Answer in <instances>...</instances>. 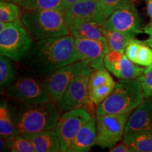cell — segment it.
<instances>
[{
  "instance_id": "f1b7e54d",
  "label": "cell",
  "mask_w": 152,
  "mask_h": 152,
  "mask_svg": "<svg viewBox=\"0 0 152 152\" xmlns=\"http://www.w3.org/2000/svg\"><path fill=\"white\" fill-rule=\"evenodd\" d=\"M137 79L142 84L144 97L152 99V70L144 71Z\"/></svg>"
},
{
  "instance_id": "d4e9b609",
  "label": "cell",
  "mask_w": 152,
  "mask_h": 152,
  "mask_svg": "<svg viewBox=\"0 0 152 152\" xmlns=\"http://www.w3.org/2000/svg\"><path fill=\"white\" fill-rule=\"evenodd\" d=\"M19 20V9L16 3L1 1L0 2V22L7 23Z\"/></svg>"
},
{
  "instance_id": "d590c367",
  "label": "cell",
  "mask_w": 152,
  "mask_h": 152,
  "mask_svg": "<svg viewBox=\"0 0 152 152\" xmlns=\"http://www.w3.org/2000/svg\"><path fill=\"white\" fill-rule=\"evenodd\" d=\"M144 32L149 36H152V24L149 23L144 28Z\"/></svg>"
},
{
  "instance_id": "e0dca14e",
  "label": "cell",
  "mask_w": 152,
  "mask_h": 152,
  "mask_svg": "<svg viewBox=\"0 0 152 152\" xmlns=\"http://www.w3.org/2000/svg\"><path fill=\"white\" fill-rule=\"evenodd\" d=\"M24 136L32 142L36 152L61 151L59 139L54 130H44Z\"/></svg>"
},
{
  "instance_id": "83f0119b",
  "label": "cell",
  "mask_w": 152,
  "mask_h": 152,
  "mask_svg": "<svg viewBox=\"0 0 152 152\" xmlns=\"http://www.w3.org/2000/svg\"><path fill=\"white\" fill-rule=\"evenodd\" d=\"M152 62V49L144 45L141 41V47L139 52L136 64L147 67Z\"/></svg>"
},
{
  "instance_id": "603a6c76",
  "label": "cell",
  "mask_w": 152,
  "mask_h": 152,
  "mask_svg": "<svg viewBox=\"0 0 152 152\" xmlns=\"http://www.w3.org/2000/svg\"><path fill=\"white\" fill-rule=\"evenodd\" d=\"M116 83L115 81L100 85L88 91V97L94 105L99 106L113 92Z\"/></svg>"
},
{
  "instance_id": "5bb4252c",
  "label": "cell",
  "mask_w": 152,
  "mask_h": 152,
  "mask_svg": "<svg viewBox=\"0 0 152 152\" xmlns=\"http://www.w3.org/2000/svg\"><path fill=\"white\" fill-rule=\"evenodd\" d=\"M152 133V99L145 98L129 117L124 134Z\"/></svg>"
},
{
  "instance_id": "7c38bea8",
  "label": "cell",
  "mask_w": 152,
  "mask_h": 152,
  "mask_svg": "<svg viewBox=\"0 0 152 152\" xmlns=\"http://www.w3.org/2000/svg\"><path fill=\"white\" fill-rule=\"evenodd\" d=\"M68 26L84 22H96L102 25L106 20L99 0H81L64 11Z\"/></svg>"
},
{
  "instance_id": "d6a6232c",
  "label": "cell",
  "mask_w": 152,
  "mask_h": 152,
  "mask_svg": "<svg viewBox=\"0 0 152 152\" xmlns=\"http://www.w3.org/2000/svg\"><path fill=\"white\" fill-rule=\"evenodd\" d=\"M80 1H81V0H62L60 10L65 11L69 7H71L72 5H73L74 4Z\"/></svg>"
},
{
  "instance_id": "1f68e13d",
  "label": "cell",
  "mask_w": 152,
  "mask_h": 152,
  "mask_svg": "<svg viewBox=\"0 0 152 152\" xmlns=\"http://www.w3.org/2000/svg\"><path fill=\"white\" fill-rule=\"evenodd\" d=\"M110 152H132V150L127 144L122 142V143L113 146L109 149Z\"/></svg>"
},
{
  "instance_id": "e575fe53",
  "label": "cell",
  "mask_w": 152,
  "mask_h": 152,
  "mask_svg": "<svg viewBox=\"0 0 152 152\" xmlns=\"http://www.w3.org/2000/svg\"><path fill=\"white\" fill-rule=\"evenodd\" d=\"M147 12L149 17L151 19V22L149 23L152 24V0L147 1Z\"/></svg>"
},
{
  "instance_id": "6da1fadb",
  "label": "cell",
  "mask_w": 152,
  "mask_h": 152,
  "mask_svg": "<svg viewBox=\"0 0 152 152\" xmlns=\"http://www.w3.org/2000/svg\"><path fill=\"white\" fill-rule=\"evenodd\" d=\"M24 59L32 73L45 77L58 68L77 61L75 37L69 34L35 41Z\"/></svg>"
},
{
  "instance_id": "30bf717a",
  "label": "cell",
  "mask_w": 152,
  "mask_h": 152,
  "mask_svg": "<svg viewBox=\"0 0 152 152\" xmlns=\"http://www.w3.org/2000/svg\"><path fill=\"white\" fill-rule=\"evenodd\" d=\"M106 29L117 30L135 37L144 32L138 10L131 1H125L115 9L103 24Z\"/></svg>"
},
{
  "instance_id": "9c48e42d",
  "label": "cell",
  "mask_w": 152,
  "mask_h": 152,
  "mask_svg": "<svg viewBox=\"0 0 152 152\" xmlns=\"http://www.w3.org/2000/svg\"><path fill=\"white\" fill-rule=\"evenodd\" d=\"M92 115L85 107L75 108L62 113L54 129L59 139L61 151H67L80 129L90 121Z\"/></svg>"
},
{
  "instance_id": "4fadbf2b",
  "label": "cell",
  "mask_w": 152,
  "mask_h": 152,
  "mask_svg": "<svg viewBox=\"0 0 152 152\" xmlns=\"http://www.w3.org/2000/svg\"><path fill=\"white\" fill-rule=\"evenodd\" d=\"M84 64L82 61L74 62L45 76V83L53 102L56 104L59 102L74 75Z\"/></svg>"
},
{
  "instance_id": "ffe728a7",
  "label": "cell",
  "mask_w": 152,
  "mask_h": 152,
  "mask_svg": "<svg viewBox=\"0 0 152 152\" xmlns=\"http://www.w3.org/2000/svg\"><path fill=\"white\" fill-rule=\"evenodd\" d=\"M103 33L109 50H116L125 52L128 44L135 37L117 30L106 29L104 27Z\"/></svg>"
},
{
  "instance_id": "f546056e",
  "label": "cell",
  "mask_w": 152,
  "mask_h": 152,
  "mask_svg": "<svg viewBox=\"0 0 152 152\" xmlns=\"http://www.w3.org/2000/svg\"><path fill=\"white\" fill-rule=\"evenodd\" d=\"M128 0H99L102 11L106 19L121 4Z\"/></svg>"
},
{
  "instance_id": "ac0fdd59",
  "label": "cell",
  "mask_w": 152,
  "mask_h": 152,
  "mask_svg": "<svg viewBox=\"0 0 152 152\" xmlns=\"http://www.w3.org/2000/svg\"><path fill=\"white\" fill-rule=\"evenodd\" d=\"M70 34L75 38L92 39H104L102 25L96 22H84L68 26Z\"/></svg>"
},
{
  "instance_id": "8d00e7d4",
  "label": "cell",
  "mask_w": 152,
  "mask_h": 152,
  "mask_svg": "<svg viewBox=\"0 0 152 152\" xmlns=\"http://www.w3.org/2000/svg\"><path fill=\"white\" fill-rule=\"evenodd\" d=\"M142 42L144 44V45L149 46V47H151L152 49V36H149V37L148 38V39H145V40L142 41Z\"/></svg>"
},
{
  "instance_id": "7402d4cb",
  "label": "cell",
  "mask_w": 152,
  "mask_h": 152,
  "mask_svg": "<svg viewBox=\"0 0 152 152\" xmlns=\"http://www.w3.org/2000/svg\"><path fill=\"white\" fill-rule=\"evenodd\" d=\"M14 67L9 57L1 55L0 56V85L1 87L9 86L14 81Z\"/></svg>"
},
{
  "instance_id": "ba28073f",
  "label": "cell",
  "mask_w": 152,
  "mask_h": 152,
  "mask_svg": "<svg viewBox=\"0 0 152 152\" xmlns=\"http://www.w3.org/2000/svg\"><path fill=\"white\" fill-rule=\"evenodd\" d=\"M132 111L117 114H96V145L111 149L123 137L125 129Z\"/></svg>"
},
{
  "instance_id": "9a60e30c",
  "label": "cell",
  "mask_w": 152,
  "mask_h": 152,
  "mask_svg": "<svg viewBox=\"0 0 152 152\" xmlns=\"http://www.w3.org/2000/svg\"><path fill=\"white\" fill-rule=\"evenodd\" d=\"M108 71L120 80L137 78L144 73L145 68L140 67L130 61L123 53H113L104 59Z\"/></svg>"
},
{
  "instance_id": "7a4b0ae2",
  "label": "cell",
  "mask_w": 152,
  "mask_h": 152,
  "mask_svg": "<svg viewBox=\"0 0 152 152\" xmlns=\"http://www.w3.org/2000/svg\"><path fill=\"white\" fill-rule=\"evenodd\" d=\"M14 124L20 134H33L54 130L59 118V111L53 101L39 104L19 102L11 109Z\"/></svg>"
},
{
  "instance_id": "74e56055",
  "label": "cell",
  "mask_w": 152,
  "mask_h": 152,
  "mask_svg": "<svg viewBox=\"0 0 152 152\" xmlns=\"http://www.w3.org/2000/svg\"><path fill=\"white\" fill-rule=\"evenodd\" d=\"M1 1H10V2H13V3H16V4H19L22 0H1Z\"/></svg>"
},
{
  "instance_id": "836d02e7",
  "label": "cell",
  "mask_w": 152,
  "mask_h": 152,
  "mask_svg": "<svg viewBox=\"0 0 152 152\" xmlns=\"http://www.w3.org/2000/svg\"><path fill=\"white\" fill-rule=\"evenodd\" d=\"M0 146H1V151H8L9 149L10 150V145H9V142L8 140H5L3 137H1L0 139Z\"/></svg>"
},
{
  "instance_id": "f35d334b",
  "label": "cell",
  "mask_w": 152,
  "mask_h": 152,
  "mask_svg": "<svg viewBox=\"0 0 152 152\" xmlns=\"http://www.w3.org/2000/svg\"><path fill=\"white\" fill-rule=\"evenodd\" d=\"M149 70H152V62L149 66H148L147 67L145 68V70H144V71H149Z\"/></svg>"
},
{
  "instance_id": "44dd1931",
  "label": "cell",
  "mask_w": 152,
  "mask_h": 152,
  "mask_svg": "<svg viewBox=\"0 0 152 152\" xmlns=\"http://www.w3.org/2000/svg\"><path fill=\"white\" fill-rule=\"evenodd\" d=\"M122 142L128 144L132 152H152V133L124 134Z\"/></svg>"
},
{
  "instance_id": "3957f363",
  "label": "cell",
  "mask_w": 152,
  "mask_h": 152,
  "mask_svg": "<svg viewBox=\"0 0 152 152\" xmlns=\"http://www.w3.org/2000/svg\"><path fill=\"white\" fill-rule=\"evenodd\" d=\"M20 20L35 41L70 34L65 12L59 9L25 10Z\"/></svg>"
},
{
  "instance_id": "2e32d148",
  "label": "cell",
  "mask_w": 152,
  "mask_h": 152,
  "mask_svg": "<svg viewBox=\"0 0 152 152\" xmlns=\"http://www.w3.org/2000/svg\"><path fill=\"white\" fill-rule=\"evenodd\" d=\"M96 142V117L92 115L80 129L67 150L68 152H87Z\"/></svg>"
},
{
  "instance_id": "8fae6325",
  "label": "cell",
  "mask_w": 152,
  "mask_h": 152,
  "mask_svg": "<svg viewBox=\"0 0 152 152\" xmlns=\"http://www.w3.org/2000/svg\"><path fill=\"white\" fill-rule=\"evenodd\" d=\"M77 61H82L94 69H104V58L109 51L106 39L75 38Z\"/></svg>"
},
{
  "instance_id": "5b68a950",
  "label": "cell",
  "mask_w": 152,
  "mask_h": 152,
  "mask_svg": "<svg viewBox=\"0 0 152 152\" xmlns=\"http://www.w3.org/2000/svg\"><path fill=\"white\" fill-rule=\"evenodd\" d=\"M33 41L21 22L7 23L0 30V54L14 61H20L27 56Z\"/></svg>"
},
{
  "instance_id": "277c9868",
  "label": "cell",
  "mask_w": 152,
  "mask_h": 152,
  "mask_svg": "<svg viewBox=\"0 0 152 152\" xmlns=\"http://www.w3.org/2000/svg\"><path fill=\"white\" fill-rule=\"evenodd\" d=\"M145 99L137 78L121 80L105 100L97 106L96 114H117L132 111Z\"/></svg>"
},
{
  "instance_id": "484cf974",
  "label": "cell",
  "mask_w": 152,
  "mask_h": 152,
  "mask_svg": "<svg viewBox=\"0 0 152 152\" xmlns=\"http://www.w3.org/2000/svg\"><path fill=\"white\" fill-rule=\"evenodd\" d=\"M113 77L110 75L109 71L106 68L104 69H94L91 72L88 81V91L94 87L106 83L113 82Z\"/></svg>"
},
{
  "instance_id": "d6986e66",
  "label": "cell",
  "mask_w": 152,
  "mask_h": 152,
  "mask_svg": "<svg viewBox=\"0 0 152 152\" xmlns=\"http://www.w3.org/2000/svg\"><path fill=\"white\" fill-rule=\"evenodd\" d=\"M19 134L14 124L11 109L5 99L1 100L0 104V135L5 140H11Z\"/></svg>"
},
{
  "instance_id": "cb8c5ba5",
  "label": "cell",
  "mask_w": 152,
  "mask_h": 152,
  "mask_svg": "<svg viewBox=\"0 0 152 152\" xmlns=\"http://www.w3.org/2000/svg\"><path fill=\"white\" fill-rule=\"evenodd\" d=\"M62 0H22L18 4L24 10L59 9Z\"/></svg>"
},
{
  "instance_id": "4dcf8cb0",
  "label": "cell",
  "mask_w": 152,
  "mask_h": 152,
  "mask_svg": "<svg viewBox=\"0 0 152 152\" xmlns=\"http://www.w3.org/2000/svg\"><path fill=\"white\" fill-rule=\"evenodd\" d=\"M140 47H141V40H138L134 38L131 42L128 44L125 50V54L126 55V56L134 64H136L137 59Z\"/></svg>"
},
{
  "instance_id": "52a82bcc",
  "label": "cell",
  "mask_w": 152,
  "mask_h": 152,
  "mask_svg": "<svg viewBox=\"0 0 152 152\" xmlns=\"http://www.w3.org/2000/svg\"><path fill=\"white\" fill-rule=\"evenodd\" d=\"M92 70L85 64L74 75L61 99L56 103L60 113L77 107H85L92 113L94 104L89 99L87 86Z\"/></svg>"
},
{
  "instance_id": "8992f818",
  "label": "cell",
  "mask_w": 152,
  "mask_h": 152,
  "mask_svg": "<svg viewBox=\"0 0 152 152\" xmlns=\"http://www.w3.org/2000/svg\"><path fill=\"white\" fill-rule=\"evenodd\" d=\"M41 75H25L19 77L9 85L7 95L13 99L30 104L46 103L52 101L45 79Z\"/></svg>"
},
{
  "instance_id": "4316f807",
  "label": "cell",
  "mask_w": 152,
  "mask_h": 152,
  "mask_svg": "<svg viewBox=\"0 0 152 152\" xmlns=\"http://www.w3.org/2000/svg\"><path fill=\"white\" fill-rule=\"evenodd\" d=\"M9 142L10 145V151L36 152L32 142L26 136L20 133L14 136Z\"/></svg>"
}]
</instances>
